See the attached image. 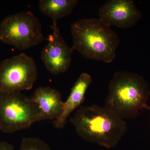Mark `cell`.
<instances>
[{
  "instance_id": "cell-1",
  "label": "cell",
  "mask_w": 150,
  "mask_h": 150,
  "mask_svg": "<svg viewBox=\"0 0 150 150\" xmlns=\"http://www.w3.org/2000/svg\"><path fill=\"white\" fill-rule=\"evenodd\" d=\"M69 121L82 139L107 149L116 146L127 131L124 119L105 106L97 105H81Z\"/></svg>"
},
{
  "instance_id": "cell-15",
  "label": "cell",
  "mask_w": 150,
  "mask_h": 150,
  "mask_svg": "<svg viewBox=\"0 0 150 150\" xmlns=\"http://www.w3.org/2000/svg\"><path fill=\"white\" fill-rule=\"evenodd\" d=\"M0 131H1V129H0Z\"/></svg>"
},
{
  "instance_id": "cell-8",
  "label": "cell",
  "mask_w": 150,
  "mask_h": 150,
  "mask_svg": "<svg viewBox=\"0 0 150 150\" xmlns=\"http://www.w3.org/2000/svg\"><path fill=\"white\" fill-rule=\"evenodd\" d=\"M98 16L110 27L128 28L135 24L140 14L131 0H109L100 7Z\"/></svg>"
},
{
  "instance_id": "cell-11",
  "label": "cell",
  "mask_w": 150,
  "mask_h": 150,
  "mask_svg": "<svg viewBox=\"0 0 150 150\" xmlns=\"http://www.w3.org/2000/svg\"><path fill=\"white\" fill-rule=\"evenodd\" d=\"M78 2V0H40L38 8L43 14L57 21L70 15Z\"/></svg>"
},
{
  "instance_id": "cell-2",
  "label": "cell",
  "mask_w": 150,
  "mask_h": 150,
  "mask_svg": "<svg viewBox=\"0 0 150 150\" xmlns=\"http://www.w3.org/2000/svg\"><path fill=\"white\" fill-rule=\"evenodd\" d=\"M72 48L85 58L109 64L116 56L119 36L99 18H81L71 25Z\"/></svg>"
},
{
  "instance_id": "cell-5",
  "label": "cell",
  "mask_w": 150,
  "mask_h": 150,
  "mask_svg": "<svg viewBox=\"0 0 150 150\" xmlns=\"http://www.w3.org/2000/svg\"><path fill=\"white\" fill-rule=\"evenodd\" d=\"M45 40L39 19L30 11L8 16L0 23V41L20 51Z\"/></svg>"
},
{
  "instance_id": "cell-7",
  "label": "cell",
  "mask_w": 150,
  "mask_h": 150,
  "mask_svg": "<svg viewBox=\"0 0 150 150\" xmlns=\"http://www.w3.org/2000/svg\"><path fill=\"white\" fill-rule=\"evenodd\" d=\"M52 33L46 40L48 44L43 48L41 58L46 69L52 74L58 75L69 69L74 50L62 37L56 21H53Z\"/></svg>"
},
{
  "instance_id": "cell-10",
  "label": "cell",
  "mask_w": 150,
  "mask_h": 150,
  "mask_svg": "<svg viewBox=\"0 0 150 150\" xmlns=\"http://www.w3.org/2000/svg\"><path fill=\"white\" fill-rule=\"evenodd\" d=\"M39 108L43 120H54L62 114L64 102L61 93L51 87L36 88L30 98Z\"/></svg>"
},
{
  "instance_id": "cell-3",
  "label": "cell",
  "mask_w": 150,
  "mask_h": 150,
  "mask_svg": "<svg viewBox=\"0 0 150 150\" xmlns=\"http://www.w3.org/2000/svg\"><path fill=\"white\" fill-rule=\"evenodd\" d=\"M150 91L144 80L134 73L119 71L112 76L108 85L104 106L123 119L136 118L147 109Z\"/></svg>"
},
{
  "instance_id": "cell-4",
  "label": "cell",
  "mask_w": 150,
  "mask_h": 150,
  "mask_svg": "<svg viewBox=\"0 0 150 150\" xmlns=\"http://www.w3.org/2000/svg\"><path fill=\"white\" fill-rule=\"evenodd\" d=\"M43 120L36 103L21 91L0 92V129L11 134Z\"/></svg>"
},
{
  "instance_id": "cell-9",
  "label": "cell",
  "mask_w": 150,
  "mask_h": 150,
  "mask_svg": "<svg viewBox=\"0 0 150 150\" xmlns=\"http://www.w3.org/2000/svg\"><path fill=\"white\" fill-rule=\"evenodd\" d=\"M92 82L91 76L88 73L81 74L73 85L67 100L64 102L61 115L53 121V126L58 129L64 128L67 120L74 111L77 110L85 99L87 90Z\"/></svg>"
},
{
  "instance_id": "cell-12",
  "label": "cell",
  "mask_w": 150,
  "mask_h": 150,
  "mask_svg": "<svg viewBox=\"0 0 150 150\" xmlns=\"http://www.w3.org/2000/svg\"><path fill=\"white\" fill-rule=\"evenodd\" d=\"M19 150H51L48 144L38 138L26 137L22 140Z\"/></svg>"
},
{
  "instance_id": "cell-6",
  "label": "cell",
  "mask_w": 150,
  "mask_h": 150,
  "mask_svg": "<svg viewBox=\"0 0 150 150\" xmlns=\"http://www.w3.org/2000/svg\"><path fill=\"white\" fill-rule=\"evenodd\" d=\"M38 76L35 61L21 53L0 63V92L31 89Z\"/></svg>"
},
{
  "instance_id": "cell-14",
  "label": "cell",
  "mask_w": 150,
  "mask_h": 150,
  "mask_svg": "<svg viewBox=\"0 0 150 150\" xmlns=\"http://www.w3.org/2000/svg\"><path fill=\"white\" fill-rule=\"evenodd\" d=\"M147 110H149V112H150V106H149V108H148Z\"/></svg>"
},
{
  "instance_id": "cell-13",
  "label": "cell",
  "mask_w": 150,
  "mask_h": 150,
  "mask_svg": "<svg viewBox=\"0 0 150 150\" xmlns=\"http://www.w3.org/2000/svg\"><path fill=\"white\" fill-rule=\"evenodd\" d=\"M0 150H14L13 145L8 142H0Z\"/></svg>"
}]
</instances>
